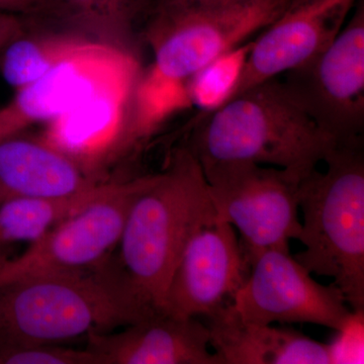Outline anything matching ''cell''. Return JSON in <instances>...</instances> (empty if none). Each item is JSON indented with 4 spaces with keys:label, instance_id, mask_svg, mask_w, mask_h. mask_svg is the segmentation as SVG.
Wrapping results in <instances>:
<instances>
[{
    "label": "cell",
    "instance_id": "6da1fadb",
    "mask_svg": "<svg viewBox=\"0 0 364 364\" xmlns=\"http://www.w3.org/2000/svg\"><path fill=\"white\" fill-rule=\"evenodd\" d=\"M153 315L112 256L85 272L36 275L0 287L4 343L61 344Z\"/></svg>",
    "mask_w": 364,
    "mask_h": 364
},
{
    "label": "cell",
    "instance_id": "7a4b0ae2",
    "mask_svg": "<svg viewBox=\"0 0 364 364\" xmlns=\"http://www.w3.org/2000/svg\"><path fill=\"white\" fill-rule=\"evenodd\" d=\"M214 218L202 165L184 144L134 200L117 245V262L151 314L166 313L167 289L182 251Z\"/></svg>",
    "mask_w": 364,
    "mask_h": 364
},
{
    "label": "cell",
    "instance_id": "3957f363",
    "mask_svg": "<svg viewBox=\"0 0 364 364\" xmlns=\"http://www.w3.org/2000/svg\"><path fill=\"white\" fill-rule=\"evenodd\" d=\"M334 144L275 77L208 109L186 145L202 166L252 162L306 177Z\"/></svg>",
    "mask_w": 364,
    "mask_h": 364
},
{
    "label": "cell",
    "instance_id": "277c9868",
    "mask_svg": "<svg viewBox=\"0 0 364 364\" xmlns=\"http://www.w3.org/2000/svg\"><path fill=\"white\" fill-rule=\"evenodd\" d=\"M299 183L303 212L299 240L306 246L294 256L311 273L330 277L353 314L364 311V148L363 140L335 143Z\"/></svg>",
    "mask_w": 364,
    "mask_h": 364
},
{
    "label": "cell",
    "instance_id": "5b68a950",
    "mask_svg": "<svg viewBox=\"0 0 364 364\" xmlns=\"http://www.w3.org/2000/svg\"><path fill=\"white\" fill-rule=\"evenodd\" d=\"M293 0H251L233 6L151 11L144 37L153 53L149 76L139 79L135 97L191 80L263 30Z\"/></svg>",
    "mask_w": 364,
    "mask_h": 364
},
{
    "label": "cell",
    "instance_id": "8992f818",
    "mask_svg": "<svg viewBox=\"0 0 364 364\" xmlns=\"http://www.w3.org/2000/svg\"><path fill=\"white\" fill-rule=\"evenodd\" d=\"M215 217L238 230L249 261L269 249L289 250L299 240V188L304 177L252 162L202 166Z\"/></svg>",
    "mask_w": 364,
    "mask_h": 364
},
{
    "label": "cell",
    "instance_id": "52a82bcc",
    "mask_svg": "<svg viewBox=\"0 0 364 364\" xmlns=\"http://www.w3.org/2000/svg\"><path fill=\"white\" fill-rule=\"evenodd\" d=\"M152 177L111 181L102 196L28 244L25 252L0 260V287L36 275L85 272L104 262L119 245L129 210Z\"/></svg>",
    "mask_w": 364,
    "mask_h": 364
},
{
    "label": "cell",
    "instance_id": "ba28073f",
    "mask_svg": "<svg viewBox=\"0 0 364 364\" xmlns=\"http://www.w3.org/2000/svg\"><path fill=\"white\" fill-rule=\"evenodd\" d=\"M284 82L335 143L363 140L364 131V6L322 54L287 72Z\"/></svg>",
    "mask_w": 364,
    "mask_h": 364
},
{
    "label": "cell",
    "instance_id": "9c48e42d",
    "mask_svg": "<svg viewBox=\"0 0 364 364\" xmlns=\"http://www.w3.org/2000/svg\"><path fill=\"white\" fill-rule=\"evenodd\" d=\"M311 274L289 250L263 251L251 262L234 308L243 320L255 324L308 323L345 331L354 314L343 294Z\"/></svg>",
    "mask_w": 364,
    "mask_h": 364
},
{
    "label": "cell",
    "instance_id": "30bf717a",
    "mask_svg": "<svg viewBox=\"0 0 364 364\" xmlns=\"http://www.w3.org/2000/svg\"><path fill=\"white\" fill-rule=\"evenodd\" d=\"M134 53L90 41L0 109V139L48 124L90 95L140 79Z\"/></svg>",
    "mask_w": 364,
    "mask_h": 364
},
{
    "label": "cell",
    "instance_id": "8fae6325",
    "mask_svg": "<svg viewBox=\"0 0 364 364\" xmlns=\"http://www.w3.org/2000/svg\"><path fill=\"white\" fill-rule=\"evenodd\" d=\"M250 267L235 228L214 218L182 251L167 289L166 313L207 318L233 305Z\"/></svg>",
    "mask_w": 364,
    "mask_h": 364
},
{
    "label": "cell",
    "instance_id": "7c38bea8",
    "mask_svg": "<svg viewBox=\"0 0 364 364\" xmlns=\"http://www.w3.org/2000/svg\"><path fill=\"white\" fill-rule=\"evenodd\" d=\"M358 0H293L249 47L223 102L306 65L332 44ZM222 104V102H221Z\"/></svg>",
    "mask_w": 364,
    "mask_h": 364
},
{
    "label": "cell",
    "instance_id": "4fadbf2b",
    "mask_svg": "<svg viewBox=\"0 0 364 364\" xmlns=\"http://www.w3.org/2000/svg\"><path fill=\"white\" fill-rule=\"evenodd\" d=\"M87 342L100 364H222L200 318L156 314L121 331L91 333Z\"/></svg>",
    "mask_w": 364,
    "mask_h": 364
},
{
    "label": "cell",
    "instance_id": "5bb4252c",
    "mask_svg": "<svg viewBox=\"0 0 364 364\" xmlns=\"http://www.w3.org/2000/svg\"><path fill=\"white\" fill-rule=\"evenodd\" d=\"M138 82L121 83L90 95L46 124L43 138L102 177V167L119 156Z\"/></svg>",
    "mask_w": 364,
    "mask_h": 364
},
{
    "label": "cell",
    "instance_id": "9a60e30c",
    "mask_svg": "<svg viewBox=\"0 0 364 364\" xmlns=\"http://www.w3.org/2000/svg\"><path fill=\"white\" fill-rule=\"evenodd\" d=\"M104 178L68 153L25 132L0 139V191L11 198H63Z\"/></svg>",
    "mask_w": 364,
    "mask_h": 364
},
{
    "label": "cell",
    "instance_id": "2e32d148",
    "mask_svg": "<svg viewBox=\"0 0 364 364\" xmlns=\"http://www.w3.org/2000/svg\"><path fill=\"white\" fill-rule=\"evenodd\" d=\"M210 345L222 364H330L331 345L296 330L243 320L233 305L205 318Z\"/></svg>",
    "mask_w": 364,
    "mask_h": 364
},
{
    "label": "cell",
    "instance_id": "e0dca14e",
    "mask_svg": "<svg viewBox=\"0 0 364 364\" xmlns=\"http://www.w3.org/2000/svg\"><path fill=\"white\" fill-rule=\"evenodd\" d=\"M152 4L153 0H43L42 11L32 18L135 54L136 26L147 18Z\"/></svg>",
    "mask_w": 364,
    "mask_h": 364
},
{
    "label": "cell",
    "instance_id": "ac0fdd59",
    "mask_svg": "<svg viewBox=\"0 0 364 364\" xmlns=\"http://www.w3.org/2000/svg\"><path fill=\"white\" fill-rule=\"evenodd\" d=\"M28 28L0 52V71L16 90L42 77L90 39L26 16Z\"/></svg>",
    "mask_w": 364,
    "mask_h": 364
},
{
    "label": "cell",
    "instance_id": "d6986e66",
    "mask_svg": "<svg viewBox=\"0 0 364 364\" xmlns=\"http://www.w3.org/2000/svg\"><path fill=\"white\" fill-rule=\"evenodd\" d=\"M111 181L63 198H11L0 203V252L18 243H33L60 222L102 195ZM4 259L0 255V260Z\"/></svg>",
    "mask_w": 364,
    "mask_h": 364
},
{
    "label": "cell",
    "instance_id": "ffe728a7",
    "mask_svg": "<svg viewBox=\"0 0 364 364\" xmlns=\"http://www.w3.org/2000/svg\"><path fill=\"white\" fill-rule=\"evenodd\" d=\"M0 364H100L92 351L60 344H9L0 342Z\"/></svg>",
    "mask_w": 364,
    "mask_h": 364
},
{
    "label": "cell",
    "instance_id": "44dd1931",
    "mask_svg": "<svg viewBox=\"0 0 364 364\" xmlns=\"http://www.w3.org/2000/svg\"><path fill=\"white\" fill-rule=\"evenodd\" d=\"M248 1L251 0H153L150 11H163V9H212V7L233 6V4Z\"/></svg>",
    "mask_w": 364,
    "mask_h": 364
},
{
    "label": "cell",
    "instance_id": "7402d4cb",
    "mask_svg": "<svg viewBox=\"0 0 364 364\" xmlns=\"http://www.w3.org/2000/svg\"><path fill=\"white\" fill-rule=\"evenodd\" d=\"M28 26L26 16L0 11V52L9 42L25 32Z\"/></svg>",
    "mask_w": 364,
    "mask_h": 364
},
{
    "label": "cell",
    "instance_id": "603a6c76",
    "mask_svg": "<svg viewBox=\"0 0 364 364\" xmlns=\"http://www.w3.org/2000/svg\"><path fill=\"white\" fill-rule=\"evenodd\" d=\"M42 7L43 0H0V11L21 16H39Z\"/></svg>",
    "mask_w": 364,
    "mask_h": 364
},
{
    "label": "cell",
    "instance_id": "cb8c5ba5",
    "mask_svg": "<svg viewBox=\"0 0 364 364\" xmlns=\"http://www.w3.org/2000/svg\"><path fill=\"white\" fill-rule=\"evenodd\" d=\"M4 202V196H2L1 191H0V203Z\"/></svg>",
    "mask_w": 364,
    "mask_h": 364
}]
</instances>
